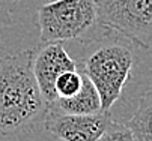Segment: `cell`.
I'll return each instance as SVG.
<instances>
[{
	"mask_svg": "<svg viewBox=\"0 0 152 141\" xmlns=\"http://www.w3.org/2000/svg\"><path fill=\"white\" fill-rule=\"evenodd\" d=\"M35 48L0 54V138L32 131L47 104L32 72Z\"/></svg>",
	"mask_w": 152,
	"mask_h": 141,
	"instance_id": "obj_1",
	"label": "cell"
},
{
	"mask_svg": "<svg viewBox=\"0 0 152 141\" xmlns=\"http://www.w3.org/2000/svg\"><path fill=\"white\" fill-rule=\"evenodd\" d=\"M134 66V53L128 44L121 41L99 42L86 56L81 72L95 86L102 111H108L119 101L124 87Z\"/></svg>",
	"mask_w": 152,
	"mask_h": 141,
	"instance_id": "obj_2",
	"label": "cell"
},
{
	"mask_svg": "<svg viewBox=\"0 0 152 141\" xmlns=\"http://www.w3.org/2000/svg\"><path fill=\"white\" fill-rule=\"evenodd\" d=\"M41 45L50 42L84 41L98 24L95 0H51L38 11Z\"/></svg>",
	"mask_w": 152,
	"mask_h": 141,
	"instance_id": "obj_3",
	"label": "cell"
},
{
	"mask_svg": "<svg viewBox=\"0 0 152 141\" xmlns=\"http://www.w3.org/2000/svg\"><path fill=\"white\" fill-rule=\"evenodd\" d=\"M98 24L131 42L149 48L152 41V0H95Z\"/></svg>",
	"mask_w": 152,
	"mask_h": 141,
	"instance_id": "obj_4",
	"label": "cell"
},
{
	"mask_svg": "<svg viewBox=\"0 0 152 141\" xmlns=\"http://www.w3.org/2000/svg\"><path fill=\"white\" fill-rule=\"evenodd\" d=\"M112 113L96 114H63L53 110L45 111L44 128L62 141H96L112 122Z\"/></svg>",
	"mask_w": 152,
	"mask_h": 141,
	"instance_id": "obj_5",
	"label": "cell"
},
{
	"mask_svg": "<svg viewBox=\"0 0 152 141\" xmlns=\"http://www.w3.org/2000/svg\"><path fill=\"white\" fill-rule=\"evenodd\" d=\"M77 68L78 63L69 56L66 48L62 45V42H50L35 48L32 60V72L39 93L47 105L56 101L54 83L57 77L63 72L74 71Z\"/></svg>",
	"mask_w": 152,
	"mask_h": 141,
	"instance_id": "obj_6",
	"label": "cell"
},
{
	"mask_svg": "<svg viewBox=\"0 0 152 141\" xmlns=\"http://www.w3.org/2000/svg\"><path fill=\"white\" fill-rule=\"evenodd\" d=\"M47 108L63 114H96L102 111L101 98L92 81L84 74L81 80V87L74 96L56 99L50 105H47Z\"/></svg>",
	"mask_w": 152,
	"mask_h": 141,
	"instance_id": "obj_7",
	"label": "cell"
},
{
	"mask_svg": "<svg viewBox=\"0 0 152 141\" xmlns=\"http://www.w3.org/2000/svg\"><path fill=\"white\" fill-rule=\"evenodd\" d=\"M152 95L146 90L140 95L137 108L131 119L125 123L128 131L131 132L134 141H152Z\"/></svg>",
	"mask_w": 152,
	"mask_h": 141,
	"instance_id": "obj_8",
	"label": "cell"
},
{
	"mask_svg": "<svg viewBox=\"0 0 152 141\" xmlns=\"http://www.w3.org/2000/svg\"><path fill=\"white\" fill-rule=\"evenodd\" d=\"M81 80H83V74L78 68L74 71H66V72L60 74L54 83L56 99L74 96L81 87Z\"/></svg>",
	"mask_w": 152,
	"mask_h": 141,
	"instance_id": "obj_9",
	"label": "cell"
},
{
	"mask_svg": "<svg viewBox=\"0 0 152 141\" xmlns=\"http://www.w3.org/2000/svg\"><path fill=\"white\" fill-rule=\"evenodd\" d=\"M96 141H134L131 132L128 131L125 125H121L115 120H112L107 129L102 132V135Z\"/></svg>",
	"mask_w": 152,
	"mask_h": 141,
	"instance_id": "obj_10",
	"label": "cell"
},
{
	"mask_svg": "<svg viewBox=\"0 0 152 141\" xmlns=\"http://www.w3.org/2000/svg\"><path fill=\"white\" fill-rule=\"evenodd\" d=\"M17 0H0V29H5L14 23V9Z\"/></svg>",
	"mask_w": 152,
	"mask_h": 141,
	"instance_id": "obj_11",
	"label": "cell"
},
{
	"mask_svg": "<svg viewBox=\"0 0 152 141\" xmlns=\"http://www.w3.org/2000/svg\"><path fill=\"white\" fill-rule=\"evenodd\" d=\"M17 2H21V0H17Z\"/></svg>",
	"mask_w": 152,
	"mask_h": 141,
	"instance_id": "obj_12",
	"label": "cell"
},
{
	"mask_svg": "<svg viewBox=\"0 0 152 141\" xmlns=\"http://www.w3.org/2000/svg\"><path fill=\"white\" fill-rule=\"evenodd\" d=\"M2 141H5V140H2Z\"/></svg>",
	"mask_w": 152,
	"mask_h": 141,
	"instance_id": "obj_13",
	"label": "cell"
}]
</instances>
